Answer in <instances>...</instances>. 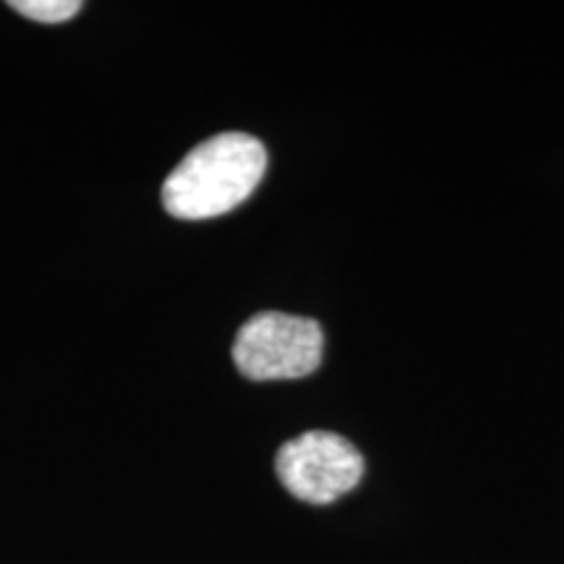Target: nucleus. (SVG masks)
I'll return each instance as SVG.
<instances>
[{"instance_id":"1","label":"nucleus","mask_w":564,"mask_h":564,"mask_svg":"<svg viewBox=\"0 0 564 564\" xmlns=\"http://www.w3.org/2000/svg\"><path fill=\"white\" fill-rule=\"evenodd\" d=\"M267 171V150L249 133H217L162 183V207L178 220H212L249 199Z\"/></svg>"},{"instance_id":"2","label":"nucleus","mask_w":564,"mask_h":564,"mask_svg":"<svg viewBox=\"0 0 564 564\" xmlns=\"http://www.w3.org/2000/svg\"><path fill=\"white\" fill-rule=\"evenodd\" d=\"M324 335L314 319L264 312L238 329L232 361L253 382L299 379L322 364Z\"/></svg>"},{"instance_id":"3","label":"nucleus","mask_w":564,"mask_h":564,"mask_svg":"<svg viewBox=\"0 0 564 564\" xmlns=\"http://www.w3.org/2000/svg\"><path fill=\"white\" fill-rule=\"evenodd\" d=\"M274 468L295 499L329 505L356 489L364 476V457L340 434L306 432L282 444Z\"/></svg>"},{"instance_id":"4","label":"nucleus","mask_w":564,"mask_h":564,"mask_svg":"<svg viewBox=\"0 0 564 564\" xmlns=\"http://www.w3.org/2000/svg\"><path fill=\"white\" fill-rule=\"evenodd\" d=\"M11 9L34 21L58 24V21L76 17L82 11V3L79 0H13Z\"/></svg>"}]
</instances>
